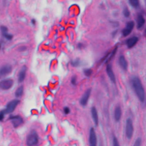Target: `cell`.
Masks as SVG:
<instances>
[{
	"mask_svg": "<svg viewBox=\"0 0 146 146\" xmlns=\"http://www.w3.org/2000/svg\"><path fill=\"white\" fill-rule=\"evenodd\" d=\"M89 146H97V137L94 128H91L89 136Z\"/></svg>",
	"mask_w": 146,
	"mask_h": 146,
	"instance_id": "5",
	"label": "cell"
},
{
	"mask_svg": "<svg viewBox=\"0 0 146 146\" xmlns=\"http://www.w3.org/2000/svg\"><path fill=\"white\" fill-rule=\"evenodd\" d=\"M145 33H146V30H145Z\"/></svg>",
	"mask_w": 146,
	"mask_h": 146,
	"instance_id": "31",
	"label": "cell"
},
{
	"mask_svg": "<svg viewBox=\"0 0 146 146\" xmlns=\"http://www.w3.org/2000/svg\"><path fill=\"white\" fill-rule=\"evenodd\" d=\"M138 38L137 37H132L126 41V45L128 48H132L138 42Z\"/></svg>",
	"mask_w": 146,
	"mask_h": 146,
	"instance_id": "13",
	"label": "cell"
},
{
	"mask_svg": "<svg viewBox=\"0 0 146 146\" xmlns=\"http://www.w3.org/2000/svg\"><path fill=\"white\" fill-rule=\"evenodd\" d=\"M126 137L130 139L133 136L134 134V126L132 120L130 118H128L126 120Z\"/></svg>",
	"mask_w": 146,
	"mask_h": 146,
	"instance_id": "3",
	"label": "cell"
},
{
	"mask_svg": "<svg viewBox=\"0 0 146 146\" xmlns=\"http://www.w3.org/2000/svg\"><path fill=\"white\" fill-rule=\"evenodd\" d=\"M71 83L72 85H76L77 84V78L76 76L72 77L71 79Z\"/></svg>",
	"mask_w": 146,
	"mask_h": 146,
	"instance_id": "23",
	"label": "cell"
},
{
	"mask_svg": "<svg viewBox=\"0 0 146 146\" xmlns=\"http://www.w3.org/2000/svg\"><path fill=\"white\" fill-rule=\"evenodd\" d=\"M130 4L135 8H137L139 7V0H128Z\"/></svg>",
	"mask_w": 146,
	"mask_h": 146,
	"instance_id": "20",
	"label": "cell"
},
{
	"mask_svg": "<svg viewBox=\"0 0 146 146\" xmlns=\"http://www.w3.org/2000/svg\"><path fill=\"white\" fill-rule=\"evenodd\" d=\"M91 90L90 89H89L87 90L86 91V92L84 94L83 96L82 97V98L80 100V104L82 106H85L87 104L89 98L91 95Z\"/></svg>",
	"mask_w": 146,
	"mask_h": 146,
	"instance_id": "10",
	"label": "cell"
},
{
	"mask_svg": "<svg viewBox=\"0 0 146 146\" xmlns=\"http://www.w3.org/2000/svg\"><path fill=\"white\" fill-rule=\"evenodd\" d=\"M9 119L11 120L14 127L15 128L19 127L24 122L22 118L20 115H11Z\"/></svg>",
	"mask_w": 146,
	"mask_h": 146,
	"instance_id": "8",
	"label": "cell"
},
{
	"mask_svg": "<svg viewBox=\"0 0 146 146\" xmlns=\"http://www.w3.org/2000/svg\"><path fill=\"white\" fill-rule=\"evenodd\" d=\"M63 112L65 115H68L70 113V109L68 107H65L63 109Z\"/></svg>",
	"mask_w": 146,
	"mask_h": 146,
	"instance_id": "28",
	"label": "cell"
},
{
	"mask_svg": "<svg viewBox=\"0 0 146 146\" xmlns=\"http://www.w3.org/2000/svg\"><path fill=\"white\" fill-rule=\"evenodd\" d=\"M26 49H27V47H26V46H21V47H20L19 49H18V50L20 51H25L26 50Z\"/></svg>",
	"mask_w": 146,
	"mask_h": 146,
	"instance_id": "29",
	"label": "cell"
},
{
	"mask_svg": "<svg viewBox=\"0 0 146 146\" xmlns=\"http://www.w3.org/2000/svg\"><path fill=\"white\" fill-rule=\"evenodd\" d=\"M131 85L139 100L141 102H144L145 100V94L140 80L137 77L132 78L131 80Z\"/></svg>",
	"mask_w": 146,
	"mask_h": 146,
	"instance_id": "1",
	"label": "cell"
},
{
	"mask_svg": "<svg viewBox=\"0 0 146 146\" xmlns=\"http://www.w3.org/2000/svg\"><path fill=\"white\" fill-rule=\"evenodd\" d=\"M122 109L120 106H117L115 109L114 118L116 122H119L122 117Z\"/></svg>",
	"mask_w": 146,
	"mask_h": 146,
	"instance_id": "17",
	"label": "cell"
},
{
	"mask_svg": "<svg viewBox=\"0 0 146 146\" xmlns=\"http://www.w3.org/2000/svg\"><path fill=\"white\" fill-rule=\"evenodd\" d=\"M3 45H4V43H3V41H0V49H2Z\"/></svg>",
	"mask_w": 146,
	"mask_h": 146,
	"instance_id": "30",
	"label": "cell"
},
{
	"mask_svg": "<svg viewBox=\"0 0 146 146\" xmlns=\"http://www.w3.org/2000/svg\"><path fill=\"white\" fill-rule=\"evenodd\" d=\"M106 72H107V74L109 78L111 81V82H113L114 84H115L116 83V78H115V74L114 73V71L112 70V66L110 64H107V66L106 67Z\"/></svg>",
	"mask_w": 146,
	"mask_h": 146,
	"instance_id": "11",
	"label": "cell"
},
{
	"mask_svg": "<svg viewBox=\"0 0 146 146\" xmlns=\"http://www.w3.org/2000/svg\"><path fill=\"white\" fill-rule=\"evenodd\" d=\"M19 103H20V101L17 99H14L9 102L8 103L5 110H4V111L5 112V114H9L12 112L16 109V107L18 106Z\"/></svg>",
	"mask_w": 146,
	"mask_h": 146,
	"instance_id": "6",
	"label": "cell"
},
{
	"mask_svg": "<svg viewBox=\"0 0 146 146\" xmlns=\"http://www.w3.org/2000/svg\"><path fill=\"white\" fill-rule=\"evenodd\" d=\"M14 81L12 79H5L0 81V89L3 90H8L13 86Z\"/></svg>",
	"mask_w": 146,
	"mask_h": 146,
	"instance_id": "4",
	"label": "cell"
},
{
	"mask_svg": "<svg viewBox=\"0 0 146 146\" xmlns=\"http://www.w3.org/2000/svg\"><path fill=\"white\" fill-rule=\"evenodd\" d=\"M26 71H27V67L25 66H23L20 70L18 74V81L20 83L22 82L25 80L26 75Z\"/></svg>",
	"mask_w": 146,
	"mask_h": 146,
	"instance_id": "12",
	"label": "cell"
},
{
	"mask_svg": "<svg viewBox=\"0 0 146 146\" xmlns=\"http://www.w3.org/2000/svg\"><path fill=\"white\" fill-rule=\"evenodd\" d=\"M1 31L3 36L8 40H11L13 38V36L8 33V29L6 26H3L1 27Z\"/></svg>",
	"mask_w": 146,
	"mask_h": 146,
	"instance_id": "16",
	"label": "cell"
},
{
	"mask_svg": "<svg viewBox=\"0 0 146 146\" xmlns=\"http://www.w3.org/2000/svg\"><path fill=\"white\" fill-rule=\"evenodd\" d=\"M39 143V136L35 130L31 131L26 137V144L28 146H36Z\"/></svg>",
	"mask_w": 146,
	"mask_h": 146,
	"instance_id": "2",
	"label": "cell"
},
{
	"mask_svg": "<svg viewBox=\"0 0 146 146\" xmlns=\"http://www.w3.org/2000/svg\"><path fill=\"white\" fill-rule=\"evenodd\" d=\"M112 146H120L119 141L116 137H114L112 140Z\"/></svg>",
	"mask_w": 146,
	"mask_h": 146,
	"instance_id": "24",
	"label": "cell"
},
{
	"mask_svg": "<svg viewBox=\"0 0 146 146\" xmlns=\"http://www.w3.org/2000/svg\"><path fill=\"white\" fill-rule=\"evenodd\" d=\"M141 139H140V138H137V139L135 140V143H134L133 146H141Z\"/></svg>",
	"mask_w": 146,
	"mask_h": 146,
	"instance_id": "25",
	"label": "cell"
},
{
	"mask_svg": "<svg viewBox=\"0 0 146 146\" xmlns=\"http://www.w3.org/2000/svg\"><path fill=\"white\" fill-rule=\"evenodd\" d=\"M93 73V71L90 68H86V69L84 70V74L87 77L91 76Z\"/></svg>",
	"mask_w": 146,
	"mask_h": 146,
	"instance_id": "21",
	"label": "cell"
},
{
	"mask_svg": "<svg viewBox=\"0 0 146 146\" xmlns=\"http://www.w3.org/2000/svg\"><path fill=\"white\" fill-rule=\"evenodd\" d=\"M119 63L122 68L124 70H127L128 67V63L123 55L120 56L119 58Z\"/></svg>",
	"mask_w": 146,
	"mask_h": 146,
	"instance_id": "15",
	"label": "cell"
},
{
	"mask_svg": "<svg viewBox=\"0 0 146 146\" xmlns=\"http://www.w3.org/2000/svg\"><path fill=\"white\" fill-rule=\"evenodd\" d=\"M145 24V19L141 14L138 15L137 17V28L141 29Z\"/></svg>",
	"mask_w": 146,
	"mask_h": 146,
	"instance_id": "18",
	"label": "cell"
},
{
	"mask_svg": "<svg viewBox=\"0 0 146 146\" xmlns=\"http://www.w3.org/2000/svg\"><path fill=\"white\" fill-rule=\"evenodd\" d=\"M12 71V67L10 64H5L0 67V78L6 77Z\"/></svg>",
	"mask_w": 146,
	"mask_h": 146,
	"instance_id": "7",
	"label": "cell"
},
{
	"mask_svg": "<svg viewBox=\"0 0 146 146\" xmlns=\"http://www.w3.org/2000/svg\"><path fill=\"white\" fill-rule=\"evenodd\" d=\"M81 61L79 59H75L74 61H72L71 63V65L72 66L78 67V66H79L81 64Z\"/></svg>",
	"mask_w": 146,
	"mask_h": 146,
	"instance_id": "22",
	"label": "cell"
},
{
	"mask_svg": "<svg viewBox=\"0 0 146 146\" xmlns=\"http://www.w3.org/2000/svg\"><path fill=\"white\" fill-rule=\"evenodd\" d=\"M123 14L126 17H129L130 16V12L127 8H125L123 11Z\"/></svg>",
	"mask_w": 146,
	"mask_h": 146,
	"instance_id": "26",
	"label": "cell"
},
{
	"mask_svg": "<svg viewBox=\"0 0 146 146\" xmlns=\"http://www.w3.org/2000/svg\"><path fill=\"white\" fill-rule=\"evenodd\" d=\"M5 114H6L5 113V112L4 111H1V112H0V122H2L4 120Z\"/></svg>",
	"mask_w": 146,
	"mask_h": 146,
	"instance_id": "27",
	"label": "cell"
},
{
	"mask_svg": "<svg viewBox=\"0 0 146 146\" xmlns=\"http://www.w3.org/2000/svg\"><path fill=\"white\" fill-rule=\"evenodd\" d=\"M91 115H92V118L94 120V122L95 126H97L99 123V117H98L97 110L95 107H93L91 109Z\"/></svg>",
	"mask_w": 146,
	"mask_h": 146,
	"instance_id": "14",
	"label": "cell"
},
{
	"mask_svg": "<svg viewBox=\"0 0 146 146\" xmlns=\"http://www.w3.org/2000/svg\"><path fill=\"white\" fill-rule=\"evenodd\" d=\"M24 93V87L22 86H20L16 91L15 96L17 98H20L22 97Z\"/></svg>",
	"mask_w": 146,
	"mask_h": 146,
	"instance_id": "19",
	"label": "cell"
},
{
	"mask_svg": "<svg viewBox=\"0 0 146 146\" xmlns=\"http://www.w3.org/2000/svg\"><path fill=\"white\" fill-rule=\"evenodd\" d=\"M145 2H146V0H145Z\"/></svg>",
	"mask_w": 146,
	"mask_h": 146,
	"instance_id": "32",
	"label": "cell"
},
{
	"mask_svg": "<svg viewBox=\"0 0 146 146\" xmlns=\"http://www.w3.org/2000/svg\"><path fill=\"white\" fill-rule=\"evenodd\" d=\"M134 25H135V24L133 21H129L127 24L125 28L122 31L123 36L124 37H126V36H128L131 33L132 30H133V29L134 28Z\"/></svg>",
	"mask_w": 146,
	"mask_h": 146,
	"instance_id": "9",
	"label": "cell"
}]
</instances>
